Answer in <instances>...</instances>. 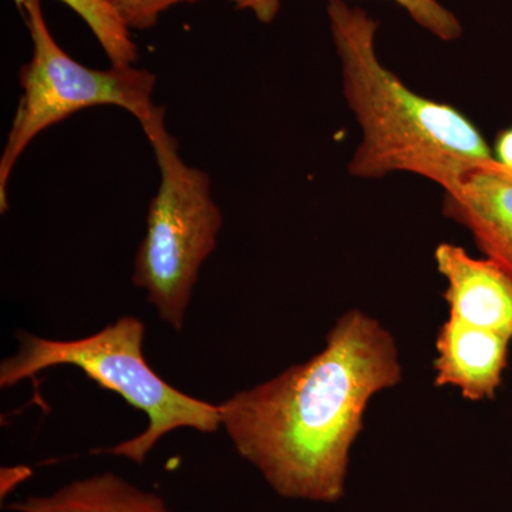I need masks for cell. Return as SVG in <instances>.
I'll use <instances>...</instances> for the list:
<instances>
[{
	"label": "cell",
	"instance_id": "obj_10",
	"mask_svg": "<svg viewBox=\"0 0 512 512\" xmlns=\"http://www.w3.org/2000/svg\"><path fill=\"white\" fill-rule=\"evenodd\" d=\"M23 8L28 0H13ZM84 20L92 30L101 49L106 53L111 66H134L138 60V49L131 36V29L121 18L111 0H60Z\"/></svg>",
	"mask_w": 512,
	"mask_h": 512
},
{
	"label": "cell",
	"instance_id": "obj_3",
	"mask_svg": "<svg viewBox=\"0 0 512 512\" xmlns=\"http://www.w3.org/2000/svg\"><path fill=\"white\" fill-rule=\"evenodd\" d=\"M146 325L136 316H121L106 328L76 340L40 338L19 332V348L0 365V387L10 389L43 370L73 366L103 389L147 416V427L133 439L93 453L146 463L158 441L174 430L214 434L221 429L218 404L188 396L154 372L144 355Z\"/></svg>",
	"mask_w": 512,
	"mask_h": 512
},
{
	"label": "cell",
	"instance_id": "obj_12",
	"mask_svg": "<svg viewBox=\"0 0 512 512\" xmlns=\"http://www.w3.org/2000/svg\"><path fill=\"white\" fill-rule=\"evenodd\" d=\"M198 0H111L114 8L131 30H150L174 6L195 3Z\"/></svg>",
	"mask_w": 512,
	"mask_h": 512
},
{
	"label": "cell",
	"instance_id": "obj_13",
	"mask_svg": "<svg viewBox=\"0 0 512 512\" xmlns=\"http://www.w3.org/2000/svg\"><path fill=\"white\" fill-rule=\"evenodd\" d=\"M32 476V470L26 466L3 467L0 470V497L5 500L18 485Z\"/></svg>",
	"mask_w": 512,
	"mask_h": 512
},
{
	"label": "cell",
	"instance_id": "obj_4",
	"mask_svg": "<svg viewBox=\"0 0 512 512\" xmlns=\"http://www.w3.org/2000/svg\"><path fill=\"white\" fill-rule=\"evenodd\" d=\"M141 127L160 168V187L148 208L131 281L146 292L160 319L180 332L202 265L217 248L224 217L212 197L210 175L181 157L165 126L164 107Z\"/></svg>",
	"mask_w": 512,
	"mask_h": 512
},
{
	"label": "cell",
	"instance_id": "obj_8",
	"mask_svg": "<svg viewBox=\"0 0 512 512\" xmlns=\"http://www.w3.org/2000/svg\"><path fill=\"white\" fill-rule=\"evenodd\" d=\"M512 339L448 316L436 339L434 384L454 387L470 402L494 399L503 383Z\"/></svg>",
	"mask_w": 512,
	"mask_h": 512
},
{
	"label": "cell",
	"instance_id": "obj_7",
	"mask_svg": "<svg viewBox=\"0 0 512 512\" xmlns=\"http://www.w3.org/2000/svg\"><path fill=\"white\" fill-rule=\"evenodd\" d=\"M443 212L473 235L484 258L512 279V174L497 161L446 192Z\"/></svg>",
	"mask_w": 512,
	"mask_h": 512
},
{
	"label": "cell",
	"instance_id": "obj_9",
	"mask_svg": "<svg viewBox=\"0 0 512 512\" xmlns=\"http://www.w3.org/2000/svg\"><path fill=\"white\" fill-rule=\"evenodd\" d=\"M12 512H173L151 491L114 473H101L63 485L49 495L9 504Z\"/></svg>",
	"mask_w": 512,
	"mask_h": 512
},
{
	"label": "cell",
	"instance_id": "obj_11",
	"mask_svg": "<svg viewBox=\"0 0 512 512\" xmlns=\"http://www.w3.org/2000/svg\"><path fill=\"white\" fill-rule=\"evenodd\" d=\"M237 10L254 13L262 23H272L281 9V0H228ZM402 6L410 18L443 42H453L463 36V26L451 10L439 0H393Z\"/></svg>",
	"mask_w": 512,
	"mask_h": 512
},
{
	"label": "cell",
	"instance_id": "obj_1",
	"mask_svg": "<svg viewBox=\"0 0 512 512\" xmlns=\"http://www.w3.org/2000/svg\"><path fill=\"white\" fill-rule=\"evenodd\" d=\"M402 377L392 333L353 309L318 355L218 404L221 427L279 497L339 503L367 406Z\"/></svg>",
	"mask_w": 512,
	"mask_h": 512
},
{
	"label": "cell",
	"instance_id": "obj_2",
	"mask_svg": "<svg viewBox=\"0 0 512 512\" xmlns=\"http://www.w3.org/2000/svg\"><path fill=\"white\" fill-rule=\"evenodd\" d=\"M326 10L343 94L362 131L350 174L377 180L410 173L450 192L468 174L494 163L493 150L473 121L450 104L413 92L380 63L379 22L365 9L329 0Z\"/></svg>",
	"mask_w": 512,
	"mask_h": 512
},
{
	"label": "cell",
	"instance_id": "obj_6",
	"mask_svg": "<svg viewBox=\"0 0 512 512\" xmlns=\"http://www.w3.org/2000/svg\"><path fill=\"white\" fill-rule=\"evenodd\" d=\"M447 282L448 316L512 339V279L490 259L473 258L466 249L441 244L434 252Z\"/></svg>",
	"mask_w": 512,
	"mask_h": 512
},
{
	"label": "cell",
	"instance_id": "obj_5",
	"mask_svg": "<svg viewBox=\"0 0 512 512\" xmlns=\"http://www.w3.org/2000/svg\"><path fill=\"white\" fill-rule=\"evenodd\" d=\"M23 9L33 53L19 72L22 94L0 156L2 214L9 208V181L19 158L47 128L92 107H120L140 124L160 109L153 101L156 74L134 66L107 70L84 66L56 42L40 0H28Z\"/></svg>",
	"mask_w": 512,
	"mask_h": 512
},
{
	"label": "cell",
	"instance_id": "obj_14",
	"mask_svg": "<svg viewBox=\"0 0 512 512\" xmlns=\"http://www.w3.org/2000/svg\"><path fill=\"white\" fill-rule=\"evenodd\" d=\"M493 154L495 161L512 174V127L505 128L495 138Z\"/></svg>",
	"mask_w": 512,
	"mask_h": 512
}]
</instances>
